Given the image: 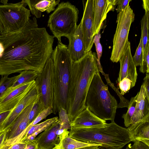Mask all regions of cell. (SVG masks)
<instances>
[{
	"mask_svg": "<svg viewBox=\"0 0 149 149\" xmlns=\"http://www.w3.org/2000/svg\"><path fill=\"white\" fill-rule=\"evenodd\" d=\"M79 11L69 2H62L49 16L47 26L54 37L61 42V37L67 38L75 30L78 19Z\"/></svg>",
	"mask_w": 149,
	"mask_h": 149,
	"instance_id": "6",
	"label": "cell"
},
{
	"mask_svg": "<svg viewBox=\"0 0 149 149\" xmlns=\"http://www.w3.org/2000/svg\"><path fill=\"white\" fill-rule=\"evenodd\" d=\"M40 96L38 88L35 85L11 110L6 118L0 124V133L8 132L14 121L24 109L36 102Z\"/></svg>",
	"mask_w": 149,
	"mask_h": 149,
	"instance_id": "12",
	"label": "cell"
},
{
	"mask_svg": "<svg viewBox=\"0 0 149 149\" xmlns=\"http://www.w3.org/2000/svg\"><path fill=\"white\" fill-rule=\"evenodd\" d=\"M39 73L33 70L23 71L20 73L17 79L10 88H14L21 84L35 80Z\"/></svg>",
	"mask_w": 149,
	"mask_h": 149,
	"instance_id": "25",
	"label": "cell"
},
{
	"mask_svg": "<svg viewBox=\"0 0 149 149\" xmlns=\"http://www.w3.org/2000/svg\"><path fill=\"white\" fill-rule=\"evenodd\" d=\"M69 135L77 140L108 149H122L132 141L127 128L118 125L114 121L102 127L70 129Z\"/></svg>",
	"mask_w": 149,
	"mask_h": 149,
	"instance_id": "3",
	"label": "cell"
},
{
	"mask_svg": "<svg viewBox=\"0 0 149 149\" xmlns=\"http://www.w3.org/2000/svg\"><path fill=\"white\" fill-rule=\"evenodd\" d=\"M98 71L96 53L91 50L73 61L70 73L66 109L70 122L86 108L88 88L94 75Z\"/></svg>",
	"mask_w": 149,
	"mask_h": 149,
	"instance_id": "2",
	"label": "cell"
},
{
	"mask_svg": "<svg viewBox=\"0 0 149 149\" xmlns=\"http://www.w3.org/2000/svg\"><path fill=\"white\" fill-rule=\"evenodd\" d=\"M149 113V100L146 97L141 85L137 98L135 111L132 118V125L143 118Z\"/></svg>",
	"mask_w": 149,
	"mask_h": 149,
	"instance_id": "21",
	"label": "cell"
},
{
	"mask_svg": "<svg viewBox=\"0 0 149 149\" xmlns=\"http://www.w3.org/2000/svg\"><path fill=\"white\" fill-rule=\"evenodd\" d=\"M69 131L65 129L63 132L58 136L60 139L59 143L53 149H77L88 146H101L98 145L88 143L74 139L69 136Z\"/></svg>",
	"mask_w": 149,
	"mask_h": 149,
	"instance_id": "22",
	"label": "cell"
},
{
	"mask_svg": "<svg viewBox=\"0 0 149 149\" xmlns=\"http://www.w3.org/2000/svg\"><path fill=\"white\" fill-rule=\"evenodd\" d=\"M35 85L44 109L53 108L54 98V66L52 55L47 61L42 71L35 79Z\"/></svg>",
	"mask_w": 149,
	"mask_h": 149,
	"instance_id": "9",
	"label": "cell"
},
{
	"mask_svg": "<svg viewBox=\"0 0 149 149\" xmlns=\"http://www.w3.org/2000/svg\"><path fill=\"white\" fill-rule=\"evenodd\" d=\"M61 126L58 120L40 133L36 138L39 149H53L60 141L56 132Z\"/></svg>",
	"mask_w": 149,
	"mask_h": 149,
	"instance_id": "17",
	"label": "cell"
},
{
	"mask_svg": "<svg viewBox=\"0 0 149 149\" xmlns=\"http://www.w3.org/2000/svg\"><path fill=\"white\" fill-rule=\"evenodd\" d=\"M35 85L34 80L8 88L0 98V113L13 109Z\"/></svg>",
	"mask_w": 149,
	"mask_h": 149,
	"instance_id": "10",
	"label": "cell"
},
{
	"mask_svg": "<svg viewBox=\"0 0 149 149\" xmlns=\"http://www.w3.org/2000/svg\"><path fill=\"white\" fill-rule=\"evenodd\" d=\"M4 50V49L3 45L0 42V58L3 55Z\"/></svg>",
	"mask_w": 149,
	"mask_h": 149,
	"instance_id": "45",
	"label": "cell"
},
{
	"mask_svg": "<svg viewBox=\"0 0 149 149\" xmlns=\"http://www.w3.org/2000/svg\"><path fill=\"white\" fill-rule=\"evenodd\" d=\"M35 102L25 109L17 118L7 132L5 141L17 137L28 126L29 113Z\"/></svg>",
	"mask_w": 149,
	"mask_h": 149,
	"instance_id": "19",
	"label": "cell"
},
{
	"mask_svg": "<svg viewBox=\"0 0 149 149\" xmlns=\"http://www.w3.org/2000/svg\"><path fill=\"white\" fill-rule=\"evenodd\" d=\"M149 49L146 53L144 60L142 62L140 66L139 71L140 72L146 73H149Z\"/></svg>",
	"mask_w": 149,
	"mask_h": 149,
	"instance_id": "35",
	"label": "cell"
},
{
	"mask_svg": "<svg viewBox=\"0 0 149 149\" xmlns=\"http://www.w3.org/2000/svg\"><path fill=\"white\" fill-rule=\"evenodd\" d=\"M100 146H88L81 148L77 149H100L101 148Z\"/></svg>",
	"mask_w": 149,
	"mask_h": 149,
	"instance_id": "44",
	"label": "cell"
},
{
	"mask_svg": "<svg viewBox=\"0 0 149 149\" xmlns=\"http://www.w3.org/2000/svg\"><path fill=\"white\" fill-rule=\"evenodd\" d=\"M8 0H1L0 1V2L3 4V5H6L8 3Z\"/></svg>",
	"mask_w": 149,
	"mask_h": 149,
	"instance_id": "47",
	"label": "cell"
},
{
	"mask_svg": "<svg viewBox=\"0 0 149 149\" xmlns=\"http://www.w3.org/2000/svg\"><path fill=\"white\" fill-rule=\"evenodd\" d=\"M149 12H145L141 21V36L142 37L143 59L144 60L148 50L149 49Z\"/></svg>",
	"mask_w": 149,
	"mask_h": 149,
	"instance_id": "23",
	"label": "cell"
},
{
	"mask_svg": "<svg viewBox=\"0 0 149 149\" xmlns=\"http://www.w3.org/2000/svg\"><path fill=\"white\" fill-rule=\"evenodd\" d=\"M18 77V75L11 77L7 76H2L0 80V98L6 90L13 84Z\"/></svg>",
	"mask_w": 149,
	"mask_h": 149,
	"instance_id": "28",
	"label": "cell"
},
{
	"mask_svg": "<svg viewBox=\"0 0 149 149\" xmlns=\"http://www.w3.org/2000/svg\"><path fill=\"white\" fill-rule=\"evenodd\" d=\"M54 37L38 27L35 17L22 28L0 35L4 50L0 58V75L26 70L41 72L52 54Z\"/></svg>",
	"mask_w": 149,
	"mask_h": 149,
	"instance_id": "1",
	"label": "cell"
},
{
	"mask_svg": "<svg viewBox=\"0 0 149 149\" xmlns=\"http://www.w3.org/2000/svg\"><path fill=\"white\" fill-rule=\"evenodd\" d=\"M101 37L100 31L96 34L94 37L93 43L95 44L97 54V64L99 71L103 75L104 72L103 71L101 65L100 59L102 54V48L100 42V39Z\"/></svg>",
	"mask_w": 149,
	"mask_h": 149,
	"instance_id": "27",
	"label": "cell"
},
{
	"mask_svg": "<svg viewBox=\"0 0 149 149\" xmlns=\"http://www.w3.org/2000/svg\"><path fill=\"white\" fill-rule=\"evenodd\" d=\"M58 112V120L61 123L62 128L70 129V121L66 109L62 108Z\"/></svg>",
	"mask_w": 149,
	"mask_h": 149,
	"instance_id": "30",
	"label": "cell"
},
{
	"mask_svg": "<svg viewBox=\"0 0 149 149\" xmlns=\"http://www.w3.org/2000/svg\"><path fill=\"white\" fill-rule=\"evenodd\" d=\"M131 1V0H116V5H117L116 9L117 13H119L124 10Z\"/></svg>",
	"mask_w": 149,
	"mask_h": 149,
	"instance_id": "37",
	"label": "cell"
},
{
	"mask_svg": "<svg viewBox=\"0 0 149 149\" xmlns=\"http://www.w3.org/2000/svg\"><path fill=\"white\" fill-rule=\"evenodd\" d=\"M27 144L24 142H19L10 146L8 149H25Z\"/></svg>",
	"mask_w": 149,
	"mask_h": 149,
	"instance_id": "39",
	"label": "cell"
},
{
	"mask_svg": "<svg viewBox=\"0 0 149 149\" xmlns=\"http://www.w3.org/2000/svg\"><path fill=\"white\" fill-rule=\"evenodd\" d=\"M27 146L25 149H39L37 141L36 139L26 143Z\"/></svg>",
	"mask_w": 149,
	"mask_h": 149,
	"instance_id": "40",
	"label": "cell"
},
{
	"mask_svg": "<svg viewBox=\"0 0 149 149\" xmlns=\"http://www.w3.org/2000/svg\"><path fill=\"white\" fill-rule=\"evenodd\" d=\"M52 56L54 66V98L53 113L56 114L62 108L66 109L70 73L73 61L67 46L58 42Z\"/></svg>",
	"mask_w": 149,
	"mask_h": 149,
	"instance_id": "4",
	"label": "cell"
},
{
	"mask_svg": "<svg viewBox=\"0 0 149 149\" xmlns=\"http://www.w3.org/2000/svg\"><path fill=\"white\" fill-rule=\"evenodd\" d=\"M107 123L106 121L98 118L86 107L70 122V129L102 127Z\"/></svg>",
	"mask_w": 149,
	"mask_h": 149,
	"instance_id": "15",
	"label": "cell"
},
{
	"mask_svg": "<svg viewBox=\"0 0 149 149\" xmlns=\"http://www.w3.org/2000/svg\"><path fill=\"white\" fill-rule=\"evenodd\" d=\"M116 5V0H94V37L100 31L107 13L111 11H113Z\"/></svg>",
	"mask_w": 149,
	"mask_h": 149,
	"instance_id": "14",
	"label": "cell"
},
{
	"mask_svg": "<svg viewBox=\"0 0 149 149\" xmlns=\"http://www.w3.org/2000/svg\"><path fill=\"white\" fill-rule=\"evenodd\" d=\"M83 3V14L80 23L86 54L91 51L94 43V0Z\"/></svg>",
	"mask_w": 149,
	"mask_h": 149,
	"instance_id": "11",
	"label": "cell"
},
{
	"mask_svg": "<svg viewBox=\"0 0 149 149\" xmlns=\"http://www.w3.org/2000/svg\"><path fill=\"white\" fill-rule=\"evenodd\" d=\"M26 6L25 0L0 5V35L17 31L29 22L31 15Z\"/></svg>",
	"mask_w": 149,
	"mask_h": 149,
	"instance_id": "7",
	"label": "cell"
},
{
	"mask_svg": "<svg viewBox=\"0 0 149 149\" xmlns=\"http://www.w3.org/2000/svg\"><path fill=\"white\" fill-rule=\"evenodd\" d=\"M132 58L136 67L141 65L143 59V46L141 36L138 46L134 55L132 56Z\"/></svg>",
	"mask_w": 149,
	"mask_h": 149,
	"instance_id": "33",
	"label": "cell"
},
{
	"mask_svg": "<svg viewBox=\"0 0 149 149\" xmlns=\"http://www.w3.org/2000/svg\"><path fill=\"white\" fill-rule=\"evenodd\" d=\"M58 120L57 117H54L32 126L28 131L22 142H24L29 136L31 135L36 138V136L49 127Z\"/></svg>",
	"mask_w": 149,
	"mask_h": 149,
	"instance_id": "24",
	"label": "cell"
},
{
	"mask_svg": "<svg viewBox=\"0 0 149 149\" xmlns=\"http://www.w3.org/2000/svg\"><path fill=\"white\" fill-rule=\"evenodd\" d=\"M100 149H102V148H101Z\"/></svg>",
	"mask_w": 149,
	"mask_h": 149,
	"instance_id": "48",
	"label": "cell"
},
{
	"mask_svg": "<svg viewBox=\"0 0 149 149\" xmlns=\"http://www.w3.org/2000/svg\"><path fill=\"white\" fill-rule=\"evenodd\" d=\"M7 132L0 133V148L4 143Z\"/></svg>",
	"mask_w": 149,
	"mask_h": 149,
	"instance_id": "43",
	"label": "cell"
},
{
	"mask_svg": "<svg viewBox=\"0 0 149 149\" xmlns=\"http://www.w3.org/2000/svg\"><path fill=\"white\" fill-rule=\"evenodd\" d=\"M125 149H149V146L141 141H137L132 145L131 144L128 145Z\"/></svg>",
	"mask_w": 149,
	"mask_h": 149,
	"instance_id": "36",
	"label": "cell"
},
{
	"mask_svg": "<svg viewBox=\"0 0 149 149\" xmlns=\"http://www.w3.org/2000/svg\"><path fill=\"white\" fill-rule=\"evenodd\" d=\"M10 146L6 144L4 142L0 148V149H8Z\"/></svg>",
	"mask_w": 149,
	"mask_h": 149,
	"instance_id": "46",
	"label": "cell"
},
{
	"mask_svg": "<svg viewBox=\"0 0 149 149\" xmlns=\"http://www.w3.org/2000/svg\"><path fill=\"white\" fill-rule=\"evenodd\" d=\"M67 38L69 40L68 49L72 59L73 61L79 59L86 54L80 23Z\"/></svg>",
	"mask_w": 149,
	"mask_h": 149,
	"instance_id": "16",
	"label": "cell"
},
{
	"mask_svg": "<svg viewBox=\"0 0 149 149\" xmlns=\"http://www.w3.org/2000/svg\"><path fill=\"white\" fill-rule=\"evenodd\" d=\"M11 111V110L0 113V124L6 118Z\"/></svg>",
	"mask_w": 149,
	"mask_h": 149,
	"instance_id": "41",
	"label": "cell"
},
{
	"mask_svg": "<svg viewBox=\"0 0 149 149\" xmlns=\"http://www.w3.org/2000/svg\"><path fill=\"white\" fill-rule=\"evenodd\" d=\"M132 141H141L149 146V113L127 128Z\"/></svg>",
	"mask_w": 149,
	"mask_h": 149,
	"instance_id": "18",
	"label": "cell"
},
{
	"mask_svg": "<svg viewBox=\"0 0 149 149\" xmlns=\"http://www.w3.org/2000/svg\"><path fill=\"white\" fill-rule=\"evenodd\" d=\"M142 85L145 90L146 97L149 100V73H146Z\"/></svg>",
	"mask_w": 149,
	"mask_h": 149,
	"instance_id": "38",
	"label": "cell"
},
{
	"mask_svg": "<svg viewBox=\"0 0 149 149\" xmlns=\"http://www.w3.org/2000/svg\"><path fill=\"white\" fill-rule=\"evenodd\" d=\"M44 109L39 97L34 103L29 116V125Z\"/></svg>",
	"mask_w": 149,
	"mask_h": 149,
	"instance_id": "29",
	"label": "cell"
},
{
	"mask_svg": "<svg viewBox=\"0 0 149 149\" xmlns=\"http://www.w3.org/2000/svg\"><path fill=\"white\" fill-rule=\"evenodd\" d=\"M139 93V92H138L135 96L131 98L127 107V111L122 116V118L124 120V123L126 127H128L132 125V118L135 111Z\"/></svg>",
	"mask_w": 149,
	"mask_h": 149,
	"instance_id": "26",
	"label": "cell"
},
{
	"mask_svg": "<svg viewBox=\"0 0 149 149\" xmlns=\"http://www.w3.org/2000/svg\"><path fill=\"white\" fill-rule=\"evenodd\" d=\"M31 12L36 17L39 18L42 13H49L54 11L55 7L58 4L60 0H25Z\"/></svg>",
	"mask_w": 149,
	"mask_h": 149,
	"instance_id": "20",
	"label": "cell"
},
{
	"mask_svg": "<svg viewBox=\"0 0 149 149\" xmlns=\"http://www.w3.org/2000/svg\"><path fill=\"white\" fill-rule=\"evenodd\" d=\"M132 82L129 79L125 78L118 84V89H120V93L122 95H124L131 88Z\"/></svg>",
	"mask_w": 149,
	"mask_h": 149,
	"instance_id": "34",
	"label": "cell"
},
{
	"mask_svg": "<svg viewBox=\"0 0 149 149\" xmlns=\"http://www.w3.org/2000/svg\"><path fill=\"white\" fill-rule=\"evenodd\" d=\"M135 15L129 5L124 10L118 13L117 26L113 39V46L110 60L117 63L128 45L129 32L132 23L134 19Z\"/></svg>",
	"mask_w": 149,
	"mask_h": 149,
	"instance_id": "8",
	"label": "cell"
},
{
	"mask_svg": "<svg viewBox=\"0 0 149 149\" xmlns=\"http://www.w3.org/2000/svg\"><path fill=\"white\" fill-rule=\"evenodd\" d=\"M53 113L52 108L49 107L43 109L38 116L26 128L28 130L31 127L36 125L42 120L45 119L49 115Z\"/></svg>",
	"mask_w": 149,
	"mask_h": 149,
	"instance_id": "31",
	"label": "cell"
},
{
	"mask_svg": "<svg viewBox=\"0 0 149 149\" xmlns=\"http://www.w3.org/2000/svg\"><path fill=\"white\" fill-rule=\"evenodd\" d=\"M119 61L120 68L116 83L118 84L124 78H127L131 81V88H133L135 85L138 74L132 58L130 44L128 45Z\"/></svg>",
	"mask_w": 149,
	"mask_h": 149,
	"instance_id": "13",
	"label": "cell"
},
{
	"mask_svg": "<svg viewBox=\"0 0 149 149\" xmlns=\"http://www.w3.org/2000/svg\"><path fill=\"white\" fill-rule=\"evenodd\" d=\"M118 103L102 81L99 71L94 75L87 94L85 106L103 120L114 121Z\"/></svg>",
	"mask_w": 149,
	"mask_h": 149,
	"instance_id": "5",
	"label": "cell"
},
{
	"mask_svg": "<svg viewBox=\"0 0 149 149\" xmlns=\"http://www.w3.org/2000/svg\"><path fill=\"white\" fill-rule=\"evenodd\" d=\"M142 6L145 10V12H149V1L148 0H143Z\"/></svg>",
	"mask_w": 149,
	"mask_h": 149,
	"instance_id": "42",
	"label": "cell"
},
{
	"mask_svg": "<svg viewBox=\"0 0 149 149\" xmlns=\"http://www.w3.org/2000/svg\"><path fill=\"white\" fill-rule=\"evenodd\" d=\"M106 79L107 84H109L116 92L119 96L120 98V102L118 105L117 108H122L124 107H127L128 106L129 101L123 97L120 93L118 91L115 87L110 81L108 75L104 73V74Z\"/></svg>",
	"mask_w": 149,
	"mask_h": 149,
	"instance_id": "32",
	"label": "cell"
}]
</instances>
